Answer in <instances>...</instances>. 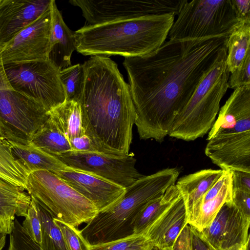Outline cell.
<instances>
[{
    "instance_id": "cell-27",
    "label": "cell",
    "mask_w": 250,
    "mask_h": 250,
    "mask_svg": "<svg viewBox=\"0 0 250 250\" xmlns=\"http://www.w3.org/2000/svg\"><path fill=\"white\" fill-rule=\"evenodd\" d=\"M35 202L41 226V248L42 250H68L62 232L51 215Z\"/></svg>"
},
{
    "instance_id": "cell-32",
    "label": "cell",
    "mask_w": 250,
    "mask_h": 250,
    "mask_svg": "<svg viewBox=\"0 0 250 250\" xmlns=\"http://www.w3.org/2000/svg\"><path fill=\"white\" fill-rule=\"evenodd\" d=\"M25 219L21 225L30 238L37 244L41 243V226L35 201H31Z\"/></svg>"
},
{
    "instance_id": "cell-40",
    "label": "cell",
    "mask_w": 250,
    "mask_h": 250,
    "mask_svg": "<svg viewBox=\"0 0 250 250\" xmlns=\"http://www.w3.org/2000/svg\"><path fill=\"white\" fill-rule=\"evenodd\" d=\"M249 242L243 244H237L229 248L227 250H249Z\"/></svg>"
},
{
    "instance_id": "cell-26",
    "label": "cell",
    "mask_w": 250,
    "mask_h": 250,
    "mask_svg": "<svg viewBox=\"0 0 250 250\" xmlns=\"http://www.w3.org/2000/svg\"><path fill=\"white\" fill-rule=\"evenodd\" d=\"M230 171L222 189L214 198L203 203L197 217L189 225L201 232L212 223L222 206L232 200V186Z\"/></svg>"
},
{
    "instance_id": "cell-23",
    "label": "cell",
    "mask_w": 250,
    "mask_h": 250,
    "mask_svg": "<svg viewBox=\"0 0 250 250\" xmlns=\"http://www.w3.org/2000/svg\"><path fill=\"white\" fill-rule=\"evenodd\" d=\"M226 63L229 73L234 71L250 53V23H241L229 36Z\"/></svg>"
},
{
    "instance_id": "cell-6",
    "label": "cell",
    "mask_w": 250,
    "mask_h": 250,
    "mask_svg": "<svg viewBox=\"0 0 250 250\" xmlns=\"http://www.w3.org/2000/svg\"><path fill=\"white\" fill-rule=\"evenodd\" d=\"M25 190L53 218L76 228L87 224L99 212L91 202L49 171L30 173Z\"/></svg>"
},
{
    "instance_id": "cell-28",
    "label": "cell",
    "mask_w": 250,
    "mask_h": 250,
    "mask_svg": "<svg viewBox=\"0 0 250 250\" xmlns=\"http://www.w3.org/2000/svg\"><path fill=\"white\" fill-rule=\"evenodd\" d=\"M60 77L65 91L66 101L79 102L85 79L83 64L78 63L60 70Z\"/></svg>"
},
{
    "instance_id": "cell-9",
    "label": "cell",
    "mask_w": 250,
    "mask_h": 250,
    "mask_svg": "<svg viewBox=\"0 0 250 250\" xmlns=\"http://www.w3.org/2000/svg\"><path fill=\"white\" fill-rule=\"evenodd\" d=\"M49 116L40 104L11 87L0 64V135L9 142L28 145Z\"/></svg>"
},
{
    "instance_id": "cell-10",
    "label": "cell",
    "mask_w": 250,
    "mask_h": 250,
    "mask_svg": "<svg viewBox=\"0 0 250 250\" xmlns=\"http://www.w3.org/2000/svg\"><path fill=\"white\" fill-rule=\"evenodd\" d=\"M187 0H71L88 23L95 25L149 16H177Z\"/></svg>"
},
{
    "instance_id": "cell-16",
    "label": "cell",
    "mask_w": 250,
    "mask_h": 250,
    "mask_svg": "<svg viewBox=\"0 0 250 250\" xmlns=\"http://www.w3.org/2000/svg\"><path fill=\"white\" fill-rule=\"evenodd\" d=\"M188 216L181 194L142 233L153 243L154 249L171 250L184 227Z\"/></svg>"
},
{
    "instance_id": "cell-37",
    "label": "cell",
    "mask_w": 250,
    "mask_h": 250,
    "mask_svg": "<svg viewBox=\"0 0 250 250\" xmlns=\"http://www.w3.org/2000/svg\"><path fill=\"white\" fill-rule=\"evenodd\" d=\"M231 172L232 189L250 193V173L239 170Z\"/></svg>"
},
{
    "instance_id": "cell-14",
    "label": "cell",
    "mask_w": 250,
    "mask_h": 250,
    "mask_svg": "<svg viewBox=\"0 0 250 250\" xmlns=\"http://www.w3.org/2000/svg\"><path fill=\"white\" fill-rule=\"evenodd\" d=\"M55 174L91 202L99 212L114 206L125 192V188L105 179L69 167Z\"/></svg>"
},
{
    "instance_id": "cell-20",
    "label": "cell",
    "mask_w": 250,
    "mask_h": 250,
    "mask_svg": "<svg viewBox=\"0 0 250 250\" xmlns=\"http://www.w3.org/2000/svg\"><path fill=\"white\" fill-rule=\"evenodd\" d=\"M12 150L29 174L34 171L46 170L56 173L68 167L56 156L29 144L10 142Z\"/></svg>"
},
{
    "instance_id": "cell-8",
    "label": "cell",
    "mask_w": 250,
    "mask_h": 250,
    "mask_svg": "<svg viewBox=\"0 0 250 250\" xmlns=\"http://www.w3.org/2000/svg\"><path fill=\"white\" fill-rule=\"evenodd\" d=\"M11 87L40 104L48 113L66 100L60 70L49 60L3 64Z\"/></svg>"
},
{
    "instance_id": "cell-4",
    "label": "cell",
    "mask_w": 250,
    "mask_h": 250,
    "mask_svg": "<svg viewBox=\"0 0 250 250\" xmlns=\"http://www.w3.org/2000/svg\"><path fill=\"white\" fill-rule=\"evenodd\" d=\"M180 174L175 167L144 175L125 188L122 199L108 209L99 212L81 230L91 245L119 239L133 233L132 223L146 205L162 196L176 184Z\"/></svg>"
},
{
    "instance_id": "cell-25",
    "label": "cell",
    "mask_w": 250,
    "mask_h": 250,
    "mask_svg": "<svg viewBox=\"0 0 250 250\" xmlns=\"http://www.w3.org/2000/svg\"><path fill=\"white\" fill-rule=\"evenodd\" d=\"M28 175L14 154L10 142L0 135V177L25 189Z\"/></svg>"
},
{
    "instance_id": "cell-2",
    "label": "cell",
    "mask_w": 250,
    "mask_h": 250,
    "mask_svg": "<svg viewBox=\"0 0 250 250\" xmlns=\"http://www.w3.org/2000/svg\"><path fill=\"white\" fill-rule=\"evenodd\" d=\"M83 65L85 79L79 103L85 134L98 151L126 155L136 118L129 84L109 57L92 56Z\"/></svg>"
},
{
    "instance_id": "cell-3",
    "label": "cell",
    "mask_w": 250,
    "mask_h": 250,
    "mask_svg": "<svg viewBox=\"0 0 250 250\" xmlns=\"http://www.w3.org/2000/svg\"><path fill=\"white\" fill-rule=\"evenodd\" d=\"M175 17L167 14L84 26L74 32L76 50L91 56L146 55L166 41Z\"/></svg>"
},
{
    "instance_id": "cell-1",
    "label": "cell",
    "mask_w": 250,
    "mask_h": 250,
    "mask_svg": "<svg viewBox=\"0 0 250 250\" xmlns=\"http://www.w3.org/2000/svg\"><path fill=\"white\" fill-rule=\"evenodd\" d=\"M228 36L166 41L145 56L125 58L123 65L142 140L162 143L198 84L226 46Z\"/></svg>"
},
{
    "instance_id": "cell-24",
    "label": "cell",
    "mask_w": 250,
    "mask_h": 250,
    "mask_svg": "<svg viewBox=\"0 0 250 250\" xmlns=\"http://www.w3.org/2000/svg\"><path fill=\"white\" fill-rule=\"evenodd\" d=\"M180 194L175 184L169 187L162 196L146 205L133 222V233H142Z\"/></svg>"
},
{
    "instance_id": "cell-35",
    "label": "cell",
    "mask_w": 250,
    "mask_h": 250,
    "mask_svg": "<svg viewBox=\"0 0 250 250\" xmlns=\"http://www.w3.org/2000/svg\"><path fill=\"white\" fill-rule=\"evenodd\" d=\"M232 200L238 209L246 216L250 217V193L232 189Z\"/></svg>"
},
{
    "instance_id": "cell-39",
    "label": "cell",
    "mask_w": 250,
    "mask_h": 250,
    "mask_svg": "<svg viewBox=\"0 0 250 250\" xmlns=\"http://www.w3.org/2000/svg\"><path fill=\"white\" fill-rule=\"evenodd\" d=\"M190 227L192 250H216L204 239L200 231Z\"/></svg>"
},
{
    "instance_id": "cell-41",
    "label": "cell",
    "mask_w": 250,
    "mask_h": 250,
    "mask_svg": "<svg viewBox=\"0 0 250 250\" xmlns=\"http://www.w3.org/2000/svg\"><path fill=\"white\" fill-rule=\"evenodd\" d=\"M6 234L0 230V250H2L6 243Z\"/></svg>"
},
{
    "instance_id": "cell-19",
    "label": "cell",
    "mask_w": 250,
    "mask_h": 250,
    "mask_svg": "<svg viewBox=\"0 0 250 250\" xmlns=\"http://www.w3.org/2000/svg\"><path fill=\"white\" fill-rule=\"evenodd\" d=\"M23 188L0 177V230L9 234L15 216L25 217L31 201Z\"/></svg>"
},
{
    "instance_id": "cell-30",
    "label": "cell",
    "mask_w": 250,
    "mask_h": 250,
    "mask_svg": "<svg viewBox=\"0 0 250 250\" xmlns=\"http://www.w3.org/2000/svg\"><path fill=\"white\" fill-rule=\"evenodd\" d=\"M62 232L68 250H90V244L76 227L53 218Z\"/></svg>"
},
{
    "instance_id": "cell-11",
    "label": "cell",
    "mask_w": 250,
    "mask_h": 250,
    "mask_svg": "<svg viewBox=\"0 0 250 250\" xmlns=\"http://www.w3.org/2000/svg\"><path fill=\"white\" fill-rule=\"evenodd\" d=\"M55 156L70 168L99 176L125 188L144 176L135 168L136 159L133 153L118 156L71 150Z\"/></svg>"
},
{
    "instance_id": "cell-31",
    "label": "cell",
    "mask_w": 250,
    "mask_h": 250,
    "mask_svg": "<svg viewBox=\"0 0 250 250\" xmlns=\"http://www.w3.org/2000/svg\"><path fill=\"white\" fill-rule=\"evenodd\" d=\"M9 235L7 250H42L29 236L19 221L15 218Z\"/></svg>"
},
{
    "instance_id": "cell-38",
    "label": "cell",
    "mask_w": 250,
    "mask_h": 250,
    "mask_svg": "<svg viewBox=\"0 0 250 250\" xmlns=\"http://www.w3.org/2000/svg\"><path fill=\"white\" fill-rule=\"evenodd\" d=\"M69 142L72 150L83 152L98 151L90 138L85 134L72 138L69 140Z\"/></svg>"
},
{
    "instance_id": "cell-36",
    "label": "cell",
    "mask_w": 250,
    "mask_h": 250,
    "mask_svg": "<svg viewBox=\"0 0 250 250\" xmlns=\"http://www.w3.org/2000/svg\"><path fill=\"white\" fill-rule=\"evenodd\" d=\"M171 250H192L191 227L188 224L179 234Z\"/></svg>"
},
{
    "instance_id": "cell-18",
    "label": "cell",
    "mask_w": 250,
    "mask_h": 250,
    "mask_svg": "<svg viewBox=\"0 0 250 250\" xmlns=\"http://www.w3.org/2000/svg\"><path fill=\"white\" fill-rule=\"evenodd\" d=\"M51 28L48 59L61 70L71 66V57L76 50L74 32L64 22L56 2L51 0Z\"/></svg>"
},
{
    "instance_id": "cell-7",
    "label": "cell",
    "mask_w": 250,
    "mask_h": 250,
    "mask_svg": "<svg viewBox=\"0 0 250 250\" xmlns=\"http://www.w3.org/2000/svg\"><path fill=\"white\" fill-rule=\"evenodd\" d=\"M168 33L170 39L229 36L240 23L230 0H187Z\"/></svg>"
},
{
    "instance_id": "cell-22",
    "label": "cell",
    "mask_w": 250,
    "mask_h": 250,
    "mask_svg": "<svg viewBox=\"0 0 250 250\" xmlns=\"http://www.w3.org/2000/svg\"><path fill=\"white\" fill-rule=\"evenodd\" d=\"M48 113L69 140L85 134L79 102L65 101Z\"/></svg>"
},
{
    "instance_id": "cell-5",
    "label": "cell",
    "mask_w": 250,
    "mask_h": 250,
    "mask_svg": "<svg viewBox=\"0 0 250 250\" xmlns=\"http://www.w3.org/2000/svg\"><path fill=\"white\" fill-rule=\"evenodd\" d=\"M227 54L225 46L175 118L168 134L170 137L191 141L203 137L210 130L228 88L230 73Z\"/></svg>"
},
{
    "instance_id": "cell-13",
    "label": "cell",
    "mask_w": 250,
    "mask_h": 250,
    "mask_svg": "<svg viewBox=\"0 0 250 250\" xmlns=\"http://www.w3.org/2000/svg\"><path fill=\"white\" fill-rule=\"evenodd\" d=\"M250 217L238 209L232 200L221 207L210 225L200 232L216 250H227L237 244L250 242Z\"/></svg>"
},
{
    "instance_id": "cell-21",
    "label": "cell",
    "mask_w": 250,
    "mask_h": 250,
    "mask_svg": "<svg viewBox=\"0 0 250 250\" xmlns=\"http://www.w3.org/2000/svg\"><path fill=\"white\" fill-rule=\"evenodd\" d=\"M29 144L54 155L72 150L69 139L50 116Z\"/></svg>"
},
{
    "instance_id": "cell-12",
    "label": "cell",
    "mask_w": 250,
    "mask_h": 250,
    "mask_svg": "<svg viewBox=\"0 0 250 250\" xmlns=\"http://www.w3.org/2000/svg\"><path fill=\"white\" fill-rule=\"evenodd\" d=\"M51 20L50 6L0 51V64L49 60Z\"/></svg>"
},
{
    "instance_id": "cell-15",
    "label": "cell",
    "mask_w": 250,
    "mask_h": 250,
    "mask_svg": "<svg viewBox=\"0 0 250 250\" xmlns=\"http://www.w3.org/2000/svg\"><path fill=\"white\" fill-rule=\"evenodd\" d=\"M51 0H0V51L50 7Z\"/></svg>"
},
{
    "instance_id": "cell-42",
    "label": "cell",
    "mask_w": 250,
    "mask_h": 250,
    "mask_svg": "<svg viewBox=\"0 0 250 250\" xmlns=\"http://www.w3.org/2000/svg\"><path fill=\"white\" fill-rule=\"evenodd\" d=\"M156 250H157V249H155Z\"/></svg>"
},
{
    "instance_id": "cell-34",
    "label": "cell",
    "mask_w": 250,
    "mask_h": 250,
    "mask_svg": "<svg viewBox=\"0 0 250 250\" xmlns=\"http://www.w3.org/2000/svg\"><path fill=\"white\" fill-rule=\"evenodd\" d=\"M235 17L240 23H250V0H230Z\"/></svg>"
},
{
    "instance_id": "cell-33",
    "label": "cell",
    "mask_w": 250,
    "mask_h": 250,
    "mask_svg": "<svg viewBox=\"0 0 250 250\" xmlns=\"http://www.w3.org/2000/svg\"><path fill=\"white\" fill-rule=\"evenodd\" d=\"M230 73L228 82V88L235 89L250 85V53L239 67Z\"/></svg>"
},
{
    "instance_id": "cell-29",
    "label": "cell",
    "mask_w": 250,
    "mask_h": 250,
    "mask_svg": "<svg viewBox=\"0 0 250 250\" xmlns=\"http://www.w3.org/2000/svg\"><path fill=\"white\" fill-rule=\"evenodd\" d=\"M90 250H153L154 245L143 233H132L110 242L90 245Z\"/></svg>"
},
{
    "instance_id": "cell-17",
    "label": "cell",
    "mask_w": 250,
    "mask_h": 250,
    "mask_svg": "<svg viewBox=\"0 0 250 250\" xmlns=\"http://www.w3.org/2000/svg\"><path fill=\"white\" fill-rule=\"evenodd\" d=\"M224 172L222 169H205L177 180L175 185L185 201L188 224L197 217L205 194Z\"/></svg>"
}]
</instances>
